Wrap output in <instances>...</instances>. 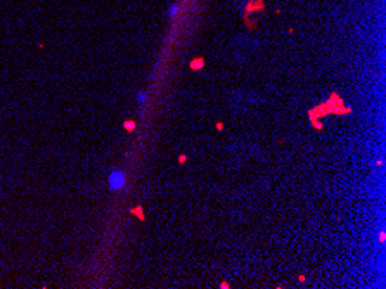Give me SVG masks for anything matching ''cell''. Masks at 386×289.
<instances>
[{"mask_svg":"<svg viewBox=\"0 0 386 289\" xmlns=\"http://www.w3.org/2000/svg\"><path fill=\"white\" fill-rule=\"evenodd\" d=\"M125 128H130V130H132V128H135V125H133V123H125Z\"/></svg>","mask_w":386,"mask_h":289,"instance_id":"4","label":"cell"},{"mask_svg":"<svg viewBox=\"0 0 386 289\" xmlns=\"http://www.w3.org/2000/svg\"><path fill=\"white\" fill-rule=\"evenodd\" d=\"M135 99H137V104H139V106H144L146 100H147V94H146V92H139Z\"/></svg>","mask_w":386,"mask_h":289,"instance_id":"2","label":"cell"},{"mask_svg":"<svg viewBox=\"0 0 386 289\" xmlns=\"http://www.w3.org/2000/svg\"><path fill=\"white\" fill-rule=\"evenodd\" d=\"M179 12V5H172V9H170V16L172 17H175V14Z\"/></svg>","mask_w":386,"mask_h":289,"instance_id":"3","label":"cell"},{"mask_svg":"<svg viewBox=\"0 0 386 289\" xmlns=\"http://www.w3.org/2000/svg\"><path fill=\"white\" fill-rule=\"evenodd\" d=\"M127 184V173L121 170H113L107 177V185L111 191H120Z\"/></svg>","mask_w":386,"mask_h":289,"instance_id":"1","label":"cell"}]
</instances>
